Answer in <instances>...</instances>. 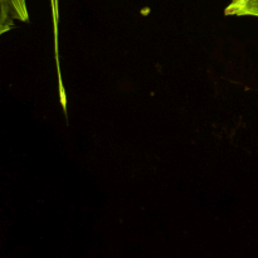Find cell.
<instances>
[{
	"label": "cell",
	"mask_w": 258,
	"mask_h": 258,
	"mask_svg": "<svg viewBox=\"0 0 258 258\" xmlns=\"http://www.w3.org/2000/svg\"><path fill=\"white\" fill-rule=\"evenodd\" d=\"M224 14L258 18V0H231Z\"/></svg>",
	"instance_id": "cell-2"
},
{
	"label": "cell",
	"mask_w": 258,
	"mask_h": 258,
	"mask_svg": "<svg viewBox=\"0 0 258 258\" xmlns=\"http://www.w3.org/2000/svg\"><path fill=\"white\" fill-rule=\"evenodd\" d=\"M29 20L27 0H0V37Z\"/></svg>",
	"instance_id": "cell-1"
},
{
	"label": "cell",
	"mask_w": 258,
	"mask_h": 258,
	"mask_svg": "<svg viewBox=\"0 0 258 258\" xmlns=\"http://www.w3.org/2000/svg\"><path fill=\"white\" fill-rule=\"evenodd\" d=\"M53 9V17H54V23L57 24V17H58V0H50Z\"/></svg>",
	"instance_id": "cell-3"
}]
</instances>
